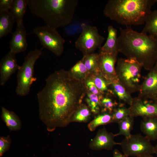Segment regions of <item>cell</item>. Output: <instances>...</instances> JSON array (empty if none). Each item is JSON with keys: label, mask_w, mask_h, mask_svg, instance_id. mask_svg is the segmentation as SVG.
<instances>
[{"label": "cell", "mask_w": 157, "mask_h": 157, "mask_svg": "<svg viewBox=\"0 0 157 157\" xmlns=\"http://www.w3.org/2000/svg\"><path fill=\"white\" fill-rule=\"evenodd\" d=\"M37 94L39 117L49 132L64 127L82 104L87 90L84 81L76 80L63 69L57 70L46 79Z\"/></svg>", "instance_id": "obj_1"}, {"label": "cell", "mask_w": 157, "mask_h": 157, "mask_svg": "<svg viewBox=\"0 0 157 157\" xmlns=\"http://www.w3.org/2000/svg\"><path fill=\"white\" fill-rule=\"evenodd\" d=\"M117 49L127 58L135 60L149 70L157 62V39L133 30L130 26L120 28Z\"/></svg>", "instance_id": "obj_2"}, {"label": "cell", "mask_w": 157, "mask_h": 157, "mask_svg": "<svg viewBox=\"0 0 157 157\" xmlns=\"http://www.w3.org/2000/svg\"><path fill=\"white\" fill-rule=\"evenodd\" d=\"M33 15L42 18L46 25L57 29L72 22L77 0H26Z\"/></svg>", "instance_id": "obj_3"}, {"label": "cell", "mask_w": 157, "mask_h": 157, "mask_svg": "<svg viewBox=\"0 0 157 157\" xmlns=\"http://www.w3.org/2000/svg\"><path fill=\"white\" fill-rule=\"evenodd\" d=\"M155 0H109L103 10L105 16L127 26L145 24Z\"/></svg>", "instance_id": "obj_4"}, {"label": "cell", "mask_w": 157, "mask_h": 157, "mask_svg": "<svg viewBox=\"0 0 157 157\" xmlns=\"http://www.w3.org/2000/svg\"><path fill=\"white\" fill-rule=\"evenodd\" d=\"M142 66L135 60L119 58L115 71L117 78L131 94L139 91Z\"/></svg>", "instance_id": "obj_5"}, {"label": "cell", "mask_w": 157, "mask_h": 157, "mask_svg": "<svg viewBox=\"0 0 157 157\" xmlns=\"http://www.w3.org/2000/svg\"><path fill=\"white\" fill-rule=\"evenodd\" d=\"M42 49L30 51L24 58L22 65L18 70L17 84L15 92L21 96L27 95L31 85L36 81L34 76V66L37 60L42 55Z\"/></svg>", "instance_id": "obj_6"}, {"label": "cell", "mask_w": 157, "mask_h": 157, "mask_svg": "<svg viewBox=\"0 0 157 157\" xmlns=\"http://www.w3.org/2000/svg\"><path fill=\"white\" fill-rule=\"evenodd\" d=\"M81 27V32L75 42V47L83 56L94 53L101 48L105 38L99 34L96 26L83 23Z\"/></svg>", "instance_id": "obj_7"}, {"label": "cell", "mask_w": 157, "mask_h": 157, "mask_svg": "<svg viewBox=\"0 0 157 157\" xmlns=\"http://www.w3.org/2000/svg\"><path fill=\"white\" fill-rule=\"evenodd\" d=\"M120 145L124 154L128 157H137L156 153L155 147L152 144L150 140L140 134H131L129 138H125Z\"/></svg>", "instance_id": "obj_8"}, {"label": "cell", "mask_w": 157, "mask_h": 157, "mask_svg": "<svg viewBox=\"0 0 157 157\" xmlns=\"http://www.w3.org/2000/svg\"><path fill=\"white\" fill-rule=\"evenodd\" d=\"M32 33L37 36L43 47L57 56L62 55L65 41L56 29L47 25L39 26L33 29Z\"/></svg>", "instance_id": "obj_9"}, {"label": "cell", "mask_w": 157, "mask_h": 157, "mask_svg": "<svg viewBox=\"0 0 157 157\" xmlns=\"http://www.w3.org/2000/svg\"><path fill=\"white\" fill-rule=\"evenodd\" d=\"M129 108L130 115L134 117H157V102L151 100L138 97L133 98Z\"/></svg>", "instance_id": "obj_10"}, {"label": "cell", "mask_w": 157, "mask_h": 157, "mask_svg": "<svg viewBox=\"0 0 157 157\" xmlns=\"http://www.w3.org/2000/svg\"><path fill=\"white\" fill-rule=\"evenodd\" d=\"M141 85L138 97L157 102V62Z\"/></svg>", "instance_id": "obj_11"}, {"label": "cell", "mask_w": 157, "mask_h": 157, "mask_svg": "<svg viewBox=\"0 0 157 157\" xmlns=\"http://www.w3.org/2000/svg\"><path fill=\"white\" fill-rule=\"evenodd\" d=\"M115 136V134L108 132L104 127L98 130L95 137L90 142L89 147L94 150H111L115 145L120 144V143L114 141Z\"/></svg>", "instance_id": "obj_12"}, {"label": "cell", "mask_w": 157, "mask_h": 157, "mask_svg": "<svg viewBox=\"0 0 157 157\" xmlns=\"http://www.w3.org/2000/svg\"><path fill=\"white\" fill-rule=\"evenodd\" d=\"M99 73L108 80L112 81L117 78L115 64L117 55L99 52Z\"/></svg>", "instance_id": "obj_13"}, {"label": "cell", "mask_w": 157, "mask_h": 157, "mask_svg": "<svg viewBox=\"0 0 157 157\" xmlns=\"http://www.w3.org/2000/svg\"><path fill=\"white\" fill-rule=\"evenodd\" d=\"M15 54L10 51L2 58L0 63V85H4L11 75L20 67L17 64Z\"/></svg>", "instance_id": "obj_14"}, {"label": "cell", "mask_w": 157, "mask_h": 157, "mask_svg": "<svg viewBox=\"0 0 157 157\" xmlns=\"http://www.w3.org/2000/svg\"><path fill=\"white\" fill-rule=\"evenodd\" d=\"M12 35L10 42L9 51L16 54L25 51L28 46L27 33L23 22L17 24L16 30Z\"/></svg>", "instance_id": "obj_15"}, {"label": "cell", "mask_w": 157, "mask_h": 157, "mask_svg": "<svg viewBox=\"0 0 157 157\" xmlns=\"http://www.w3.org/2000/svg\"><path fill=\"white\" fill-rule=\"evenodd\" d=\"M109 93L118 101L119 104L130 105L132 103L133 98L117 78L110 84Z\"/></svg>", "instance_id": "obj_16"}, {"label": "cell", "mask_w": 157, "mask_h": 157, "mask_svg": "<svg viewBox=\"0 0 157 157\" xmlns=\"http://www.w3.org/2000/svg\"><path fill=\"white\" fill-rule=\"evenodd\" d=\"M108 32L107 40L99 49V52L118 55L117 30L110 25L108 27Z\"/></svg>", "instance_id": "obj_17"}, {"label": "cell", "mask_w": 157, "mask_h": 157, "mask_svg": "<svg viewBox=\"0 0 157 157\" xmlns=\"http://www.w3.org/2000/svg\"><path fill=\"white\" fill-rule=\"evenodd\" d=\"M140 129L150 141L157 140V117L142 118Z\"/></svg>", "instance_id": "obj_18"}, {"label": "cell", "mask_w": 157, "mask_h": 157, "mask_svg": "<svg viewBox=\"0 0 157 157\" xmlns=\"http://www.w3.org/2000/svg\"><path fill=\"white\" fill-rule=\"evenodd\" d=\"M1 118L10 131H17L21 129V122L18 116L14 112L2 107Z\"/></svg>", "instance_id": "obj_19"}, {"label": "cell", "mask_w": 157, "mask_h": 157, "mask_svg": "<svg viewBox=\"0 0 157 157\" xmlns=\"http://www.w3.org/2000/svg\"><path fill=\"white\" fill-rule=\"evenodd\" d=\"M27 6L26 0H13L9 12L17 24L23 22Z\"/></svg>", "instance_id": "obj_20"}, {"label": "cell", "mask_w": 157, "mask_h": 157, "mask_svg": "<svg viewBox=\"0 0 157 157\" xmlns=\"http://www.w3.org/2000/svg\"><path fill=\"white\" fill-rule=\"evenodd\" d=\"M14 19L9 11L0 12V38L11 32Z\"/></svg>", "instance_id": "obj_21"}, {"label": "cell", "mask_w": 157, "mask_h": 157, "mask_svg": "<svg viewBox=\"0 0 157 157\" xmlns=\"http://www.w3.org/2000/svg\"><path fill=\"white\" fill-rule=\"evenodd\" d=\"M145 26L141 33L157 39V10L151 11L146 18Z\"/></svg>", "instance_id": "obj_22"}, {"label": "cell", "mask_w": 157, "mask_h": 157, "mask_svg": "<svg viewBox=\"0 0 157 157\" xmlns=\"http://www.w3.org/2000/svg\"><path fill=\"white\" fill-rule=\"evenodd\" d=\"M81 60L87 69L88 76L99 72V53H94L85 55Z\"/></svg>", "instance_id": "obj_23"}, {"label": "cell", "mask_w": 157, "mask_h": 157, "mask_svg": "<svg viewBox=\"0 0 157 157\" xmlns=\"http://www.w3.org/2000/svg\"><path fill=\"white\" fill-rule=\"evenodd\" d=\"M111 123H113L112 114L106 112L100 113L88 124V127L90 131H92L99 126Z\"/></svg>", "instance_id": "obj_24"}, {"label": "cell", "mask_w": 157, "mask_h": 157, "mask_svg": "<svg viewBox=\"0 0 157 157\" xmlns=\"http://www.w3.org/2000/svg\"><path fill=\"white\" fill-rule=\"evenodd\" d=\"M68 71L72 78L78 81H84L88 76L87 69L81 60Z\"/></svg>", "instance_id": "obj_25"}, {"label": "cell", "mask_w": 157, "mask_h": 157, "mask_svg": "<svg viewBox=\"0 0 157 157\" xmlns=\"http://www.w3.org/2000/svg\"><path fill=\"white\" fill-rule=\"evenodd\" d=\"M103 95L99 97L87 91L85 96V101L92 113L94 115H97L101 112V101Z\"/></svg>", "instance_id": "obj_26"}, {"label": "cell", "mask_w": 157, "mask_h": 157, "mask_svg": "<svg viewBox=\"0 0 157 157\" xmlns=\"http://www.w3.org/2000/svg\"><path fill=\"white\" fill-rule=\"evenodd\" d=\"M92 113L88 106L82 103L74 114L71 122H87L90 119Z\"/></svg>", "instance_id": "obj_27"}, {"label": "cell", "mask_w": 157, "mask_h": 157, "mask_svg": "<svg viewBox=\"0 0 157 157\" xmlns=\"http://www.w3.org/2000/svg\"><path fill=\"white\" fill-rule=\"evenodd\" d=\"M134 117L129 116L118 123L119 131L115 134V136L123 135L128 138L131 135V131L134 124Z\"/></svg>", "instance_id": "obj_28"}, {"label": "cell", "mask_w": 157, "mask_h": 157, "mask_svg": "<svg viewBox=\"0 0 157 157\" xmlns=\"http://www.w3.org/2000/svg\"><path fill=\"white\" fill-rule=\"evenodd\" d=\"M101 112L112 114L114 110L118 106L119 103L111 94H104L101 99Z\"/></svg>", "instance_id": "obj_29"}, {"label": "cell", "mask_w": 157, "mask_h": 157, "mask_svg": "<svg viewBox=\"0 0 157 157\" xmlns=\"http://www.w3.org/2000/svg\"><path fill=\"white\" fill-rule=\"evenodd\" d=\"M90 76L99 90L103 94L109 93V86L111 82L104 77L99 72Z\"/></svg>", "instance_id": "obj_30"}, {"label": "cell", "mask_w": 157, "mask_h": 157, "mask_svg": "<svg viewBox=\"0 0 157 157\" xmlns=\"http://www.w3.org/2000/svg\"><path fill=\"white\" fill-rule=\"evenodd\" d=\"M125 104H119L118 106L114 110L112 113L113 123H118L120 121L130 115V111L129 108Z\"/></svg>", "instance_id": "obj_31"}, {"label": "cell", "mask_w": 157, "mask_h": 157, "mask_svg": "<svg viewBox=\"0 0 157 157\" xmlns=\"http://www.w3.org/2000/svg\"><path fill=\"white\" fill-rule=\"evenodd\" d=\"M84 83L87 91L99 97L104 94L99 90L90 76H88L84 81Z\"/></svg>", "instance_id": "obj_32"}, {"label": "cell", "mask_w": 157, "mask_h": 157, "mask_svg": "<svg viewBox=\"0 0 157 157\" xmlns=\"http://www.w3.org/2000/svg\"><path fill=\"white\" fill-rule=\"evenodd\" d=\"M11 142L9 135L6 137H0V157H1L3 154L9 149Z\"/></svg>", "instance_id": "obj_33"}, {"label": "cell", "mask_w": 157, "mask_h": 157, "mask_svg": "<svg viewBox=\"0 0 157 157\" xmlns=\"http://www.w3.org/2000/svg\"><path fill=\"white\" fill-rule=\"evenodd\" d=\"M13 0H0V12L9 11Z\"/></svg>", "instance_id": "obj_34"}, {"label": "cell", "mask_w": 157, "mask_h": 157, "mask_svg": "<svg viewBox=\"0 0 157 157\" xmlns=\"http://www.w3.org/2000/svg\"><path fill=\"white\" fill-rule=\"evenodd\" d=\"M113 157H128L124 154L121 153L118 150L115 149L113 152Z\"/></svg>", "instance_id": "obj_35"}, {"label": "cell", "mask_w": 157, "mask_h": 157, "mask_svg": "<svg viewBox=\"0 0 157 157\" xmlns=\"http://www.w3.org/2000/svg\"><path fill=\"white\" fill-rule=\"evenodd\" d=\"M137 157H154L151 154H146L142 155Z\"/></svg>", "instance_id": "obj_36"}, {"label": "cell", "mask_w": 157, "mask_h": 157, "mask_svg": "<svg viewBox=\"0 0 157 157\" xmlns=\"http://www.w3.org/2000/svg\"><path fill=\"white\" fill-rule=\"evenodd\" d=\"M155 149L156 151V152L157 151V142L156 144V145H155Z\"/></svg>", "instance_id": "obj_37"}, {"label": "cell", "mask_w": 157, "mask_h": 157, "mask_svg": "<svg viewBox=\"0 0 157 157\" xmlns=\"http://www.w3.org/2000/svg\"><path fill=\"white\" fill-rule=\"evenodd\" d=\"M156 3H157V0H155Z\"/></svg>", "instance_id": "obj_38"}, {"label": "cell", "mask_w": 157, "mask_h": 157, "mask_svg": "<svg viewBox=\"0 0 157 157\" xmlns=\"http://www.w3.org/2000/svg\"><path fill=\"white\" fill-rule=\"evenodd\" d=\"M156 154L157 157V151L156 152Z\"/></svg>", "instance_id": "obj_39"}]
</instances>
